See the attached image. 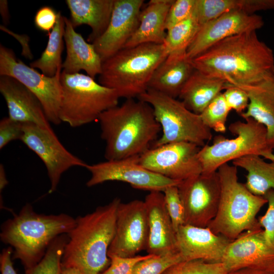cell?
<instances>
[{
    "label": "cell",
    "instance_id": "1",
    "mask_svg": "<svg viewBox=\"0 0 274 274\" xmlns=\"http://www.w3.org/2000/svg\"><path fill=\"white\" fill-rule=\"evenodd\" d=\"M191 61L195 70L239 88L274 78L273 51L259 40L256 31L227 38Z\"/></svg>",
    "mask_w": 274,
    "mask_h": 274
},
{
    "label": "cell",
    "instance_id": "2",
    "mask_svg": "<svg viewBox=\"0 0 274 274\" xmlns=\"http://www.w3.org/2000/svg\"><path fill=\"white\" fill-rule=\"evenodd\" d=\"M98 120L106 143L107 160L142 155L161 130L152 107L138 99H126L120 106L103 112Z\"/></svg>",
    "mask_w": 274,
    "mask_h": 274
},
{
    "label": "cell",
    "instance_id": "3",
    "mask_svg": "<svg viewBox=\"0 0 274 274\" xmlns=\"http://www.w3.org/2000/svg\"><path fill=\"white\" fill-rule=\"evenodd\" d=\"M115 198L108 204L76 218V224L67 234L62 267L78 269L81 274H99L109 263V248L114 238L118 207Z\"/></svg>",
    "mask_w": 274,
    "mask_h": 274
},
{
    "label": "cell",
    "instance_id": "4",
    "mask_svg": "<svg viewBox=\"0 0 274 274\" xmlns=\"http://www.w3.org/2000/svg\"><path fill=\"white\" fill-rule=\"evenodd\" d=\"M76 219L66 214H38L29 203L5 221L1 227V241L13 248V259L20 260L26 274H30L45 255L52 242L67 234Z\"/></svg>",
    "mask_w": 274,
    "mask_h": 274
},
{
    "label": "cell",
    "instance_id": "5",
    "mask_svg": "<svg viewBox=\"0 0 274 274\" xmlns=\"http://www.w3.org/2000/svg\"><path fill=\"white\" fill-rule=\"evenodd\" d=\"M168 55L164 44L123 48L102 62L98 83L114 90L119 98H138L147 91L154 72Z\"/></svg>",
    "mask_w": 274,
    "mask_h": 274
},
{
    "label": "cell",
    "instance_id": "6",
    "mask_svg": "<svg viewBox=\"0 0 274 274\" xmlns=\"http://www.w3.org/2000/svg\"><path fill=\"white\" fill-rule=\"evenodd\" d=\"M237 168L226 163L217 170L220 201L217 214L208 226L215 233L230 240L259 225L256 215L267 202L263 196L253 194L238 182Z\"/></svg>",
    "mask_w": 274,
    "mask_h": 274
},
{
    "label": "cell",
    "instance_id": "7",
    "mask_svg": "<svg viewBox=\"0 0 274 274\" xmlns=\"http://www.w3.org/2000/svg\"><path fill=\"white\" fill-rule=\"evenodd\" d=\"M61 122L78 127L98 120L105 111L118 105L116 92L82 73L60 74Z\"/></svg>",
    "mask_w": 274,
    "mask_h": 274
},
{
    "label": "cell",
    "instance_id": "8",
    "mask_svg": "<svg viewBox=\"0 0 274 274\" xmlns=\"http://www.w3.org/2000/svg\"><path fill=\"white\" fill-rule=\"evenodd\" d=\"M137 99L152 107L161 127L162 135L153 147L180 142L202 147L212 139L211 130L203 123L200 115L189 110L181 100L149 88Z\"/></svg>",
    "mask_w": 274,
    "mask_h": 274
},
{
    "label": "cell",
    "instance_id": "9",
    "mask_svg": "<svg viewBox=\"0 0 274 274\" xmlns=\"http://www.w3.org/2000/svg\"><path fill=\"white\" fill-rule=\"evenodd\" d=\"M230 124L228 129L235 136L227 139L223 135L214 138L211 145L200 147L198 157L202 173L217 172L222 165L241 157L272 151L269 147L265 127L252 118Z\"/></svg>",
    "mask_w": 274,
    "mask_h": 274
},
{
    "label": "cell",
    "instance_id": "10",
    "mask_svg": "<svg viewBox=\"0 0 274 274\" xmlns=\"http://www.w3.org/2000/svg\"><path fill=\"white\" fill-rule=\"evenodd\" d=\"M61 69L54 77L45 76L17 58L12 49L0 45V76L16 79L33 93L41 101L48 121L55 125L61 122Z\"/></svg>",
    "mask_w": 274,
    "mask_h": 274
},
{
    "label": "cell",
    "instance_id": "11",
    "mask_svg": "<svg viewBox=\"0 0 274 274\" xmlns=\"http://www.w3.org/2000/svg\"><path fill=\"white\" fill-rule=\"evenodd\" d=\"M20 141L43 162L50 183L49 193L56 190L64 172L72 167H86L87 165L64 147L51 126L24 123Z\"/></svg>",
    "mask_w": 274,
    "mask_h": 274
},
{
    "label": "cell",
    "instance_id": "12",
    "mask_svg": "<svg viewBox=\"0 0 274 274\" xmlns=\"http://www.w3.org/2000/svg\"><path fill=\"white\" fill-rule=\"evenodd\" d=\"M200 147L180 142L150 148L139 157L146 169L168 179L182 182L202 173L198 157Z\"/></svg>",
    "mask_w": 274,
    "mask_h": 274
},
{
    "label": "cell",
    "instance_id": "13",
    "mask_svg": "<svg viewBox=\"0 0 274 274\" xmlns=\"http://www.w3.org/2000/svg\"><path fill=\"white\" fill-rule=\"evenodd\" d=\"M139 157L87 164L85 168L91 177L86 186L91 187L108 181H120L138 189L163 192L168 187L178 186L181 182L146 169L140 164Z\"/></svg>",
    "mask_w": 274,
    "mask_h": 274
},
{
    "label": "cell",
    "instance_id": "14",
    "mask_svg": "<svg viewBox=\"0 0 274 274\" xmlns=\"http://www.w3.org/2000/svg\"><path fill=\"white\" fill-rule=\"evenodd\" d=\"M185 212V224L207 227L218 208L221 185L217 172L200 174L177 186Z\"/></svg>",
    "mask_w": 274,
    "mask_h": 274
},
{
    "label": "cell",
    "instance_id": "15",
    "mask_svg": "<svg viewBox=\"0 0 274 274\" xmlns=\"http://www.w3.org/2000/svg\"><path fill=\"white\" fill-rule=\"evenodd\" d=\"M148 238V215L144 201L121 202L117 211L115 233L108 255L136 256L147 249Z\"/></svg>",
    "mask_w": 274,
    "mask_h": 274
},
{
    "label": "cell",
    "instance_id": "16",
    "mask_svg": "<svg viewBox=\"0 0 274 274\" xmlns=\"http://www.w3.org/2000/svg\"><path fill=\"white\" fill-rule=\"evenodd\" d=\"M227 272L253 268L274 272V250L267 244L260 226L246 231L227 246L221 260Z\"/></svg>",
    "mask_w": 274,
    "mask_h": 274
},
{
    "label": "cell",
    "instance_id": "17",
    "mask_svg": "<svg viewBox=\"0 0 274 274\" xmlns=\"http://www.w3.org/2000/svg\"><path fill=\"white\" fill-rule=\"evenodd\" d=\"M264 25L262 17L242 11L224 13L201 26L186 50L189 59L198 56L216 43L243 32L256 31Z\"/></svg>",
    "mask_w": 274,
    "mask_h": 274
},
{
    "label": "cell",
    "instance_id": "18",
    "mask_svg": "<svg viewBox=\"0 0 274 274\" xmlns=\"http://www.w3.org/2000/svg\"><path fill=\"white\" fill-rule=\"evenodd\" d=\"M144 0H115L109 25L92 44L102 62L124 48L137 29Z\"/></svg>",
    "mask_w": 274,
    "mask_h": 274
},
{
    "label": "cell",
    "instance_id": "19",
    "mask_svg": "<svg viewBox=\"0 0 274 274\" xmlns=\"http://www.w3.org/2000/svg\"><path fill=\"white\" fill-rule=\"evenodd\" d=\"M176 248L184 261L201 259L221 262L225 250L232 241L213 232L209 227L188 224L181 226L176 232Z\"/></svg>",
    "mask_w": 274,
    "mask_h": 274
},
{
    "label": "cell",
    "instance_id": "20",
    "mask_svg": "<svg viewBox=\"0 0 274 274\" xmlns=\"http://www.w3.org/2000/svg\"><path fill=\"white\" fill-rule=\"evenodd\" d=\"M0 92L6 102L10 118L22 123L50 127L40 100L19 81L0 76Z\"/></svg>",
    "mask_w": 274,
    "mask_h": 274
},
{
    "label": "cell",
    "instance_id": "21",
    "mask_svg": "<svg viewBox=\"0 0 274 274\" xmlns=\"http://www.w3.org/2000/svg\"><path fill=\"white\" fill-rule=\"evenodd\" d=\"M148 215L149 238L146 251L159 256L177 251L176 232L162 192L151 191L144 200Z\"/></svg>",
    "mask_w": 274,
    "mask_h": 274
},
{
    "label": "cell",
    "instance_id": "22",
    "mask_svg": "<svg viewBox=\"0 0 274 274\" xmlns=\"http://www.w3.org/2000/svg\"><path fill=\"white\" fill-rule=\"evenodd\" d=\"M65 29L63 39L66 55L61 65L63 72L70 74L79 73L83 70L95 79L102 71V61L93 44L86 41L76 32L70 20L64 17Z\"/></svg>",
    "mask_w": 274,
    "mask_h": 274
},
{
    "label": "cell",
    "instance_id": "23",
    "mask_svg": "<svg viewBox=\"0 0 274 274\" xmlns=\"http://www.w3.org/2000/svg\"><path fill=\"white\" fill-rule=\"evenodd\" d=\"M194 70L186 52L169 54L154 72L148 88L177 98Z\"/></svg>",
    "mask_w": 274,
    "mask_h": 274
},
{
    "label": "cell",
    "instance_id": "24",
    "mask_svg": "<svg viewBox=\"0 0 274 274\" xmlns=\"http://www.w3.org/2000/svg\"><path fill=\"white\" fill-rule=\"evenodd\" d=\"M115 0H66L69 19L75 28L88 25L91 32L87 41L92 43L106 30L110 21Z\"/></svg>",
    "mask_w": 274,
    "mask_h": 274
},
{
    "label": "cell",
    "instance_id": "25",
    "mask_svg": "<svg viewBox=\"0 0 274 274\" xmlns=\"http://www.w3.org/2000/svg\"><path fill=\"white\" fill-rule=\"evenodd\" d=\"M174 0H151L141 10L139 25L124 48L146 43L163 44L166 35L165 20Z\"/></svg>",
    "mask_w": 274,
    "mask_h": 274
},
{
    "label": "cell",
    "instance_id": "26",
    "mask_svg": "<svg viewBox=\"0 0 274 274\" xmlns=\"http://www.w3.org/2000/svg\"><path fill=\"white\" fill-rule=\"evenodd\" d=\"M248 94L249 103L240 116L252 118L263 125L269 147L274 149V78L259 85L241 88Z\"/></svg>",
    "mask_w": 274,
    "mask_h": 274
},
{
    "label": "cell",
    "instance_id": "27",
    "mask_svg": "<svg viewBox=\"0 0 274 274\" xmlns=\"http://www.w3.org/2000/svg\"><path fill=\"white\" fill-rule=\"evenodd\" d=\"M227 82L194 70L179 97L192 112L200 114L204 108L226 88Z\"/></svg>",
    "mask_w": 274,
    "mask_h": 274
},
{
    "label": "cell",
    "instance_id": "28",
    "mask_svg": "<svg viewBox=\"0 0 274 274\" xmlns=\"http://www.w3.org/2000/svg\"><path fill=\"white\" fill-rule=\"evenodd\" d=\"M274 9V0H196L194 15L202 26L229 12L242 11L248 14Z\"/></svg>",
    "mask_w": 274,
    "mask_h": 274
},
{
    "label": "cell",
    "instance_id": "29",
    "mask_svg": "<svg viewBox=\"0 0 274 274\" xmlns=\"http://www.w3.org/2000/svg\"><path fill=\"white\" fill-rule=\"evenodd\" d=\"M232 164L247 172L245 184L253 194L263 196L274 190V161L268 162L259 155H249L233 160Z\"/></svg>",
    "mask_w": 274,
    "mask_h": 274
},
{
    "label": "cell",
    "instance_id": "30",
    "mask_svg": "<svg viewBox=\"0 0 274 274\" xmlns=\"http://www.w3.org/2000/svg\"><path fill=\"white\" fill-rule=\"evenodd\" d=\"M63 16L58 13L57 20L52 30L48 33V41L41 57L31 62L29 66L38 68L48 77H54L61 68V54L63 49L65 21Z\"/></svg>",
    "mask_w": 274,
    "mask_h": 274
},
{
    "label": "cell",
    "instance_id": "31",
    "mask_svg": "<svg viewBox=\"0 0 274 274\" xmlns=\"http://www.w3.org/2000/svg\"><path fill=\"white\" fill-rule=\"evenodd\" d=\"M200 27L194 14L167 29L163 44L168 54L186 52Z\"/></svg>",
    "mask_w": 274,
    "mask_h": 274
},
{
    "label": "cell",
    "instance_id": "32",
    "mask_svg": "<svg viewBox=\"0 0 274 274\" xmlns=\"http://www.w3.org/2000/svg\"><path fill=\"white\" fill-rule=\"evenodd\" d=\"M67 239V234L57 237L30 274H61L62 257Z\"/></svg>",
    "mask_w": 274,
    "mask_h": 274
},
{
    "label": "cell",
    "instance_id": "33",
    "mask_svg": "<svg viewBox=\"0 0 274 274\" xmlns=\"http://www.w3.org/2000/svg\"><path fill=\"white\" fill-rule=\"evenodd\" d=\"M230 111L221 92L199 115L203 123L211 130L225 133L226 130V123Z\"/></svg>",
    "mask_w": 274,
    "mask_h": 274
},
{
    "label": "cell",
    "instance_id": "34",
    "mask_svg": "<svg viewBox=\"0 0 274 274\" xmlns=\"http://www.w3.org/2000/svg\"><path fill=\"white\" fill-rule=\"evenodd\" d=\"M221 262H209L201 259L182 261L168 268L162 274H226Z\"/></svg>",
    "mask_w": 274,
    "mask_h": 274
},
{
    "label": "cell",
    "instance_id": "35",
    "mask_svg": "<svg viewBox=\"0 0 274 274\" xmlns=\"http://www.w3.org/2000/svg\"><path fill=\"white\" fill-rule=\"evenodd\" d=\"M184 261L177 251L164 255L153 256L139 262L131 274H162L172 265Z\"/></svg>",
    "mask_w": 274,
    "mask_h": 274
},
{
    "label": "cell",
    "instance_id": "36",
    "mask_svg": "<svg viewBox=\"0 0 274 274\" xmlns=\"http://www.w3.org/2000/svg\"><path fill=\"white\" fill-rule=\"evenodd\" d=\"M164 200L174 228L177 232L179 228L185 224L184 206L177 186L166 188L163 192Z\"/></svg>",
    "mask_w": 274,
    "mask_h": 274
},
{
    "label": "cell",
    "instance_id": "37",
    "mask_svg": "<svg viewBox=\"0 0 274 274\" xmlns=\"http://www.w3.org/2000/svg\"><path fill=\"white\" fill-rule=\"evenodd\" d=\"M196 0H174L165 20L166 30L194 14Z\"/></svg>",
    "mask_w": 274,
    "mask_h": 274
},
{
    "label": "cell",
    "instance_id": "38",
    "mask_svg": "<svg viewBox=\"0 0 274 274\" xmlns=\"http://www.w3.org/2000/svg\"><path fill=\"white\" fill-rule=\"evenodd\" d=\"M153 255L121 257L115 255L108 256L110 266L99 274H131L135 266L140 261L153 257Z\"/></svg>",
    "mask_w": 274,
    "mask_h": 274
},
{
    "label": "cell",
    "instance_id": "39",
    "mask_svg": "<svg viewBox=\"0 0 274 274\" xmlns=\"http://www.w3.org/2000/svg\"><path fill=\"white\" fill-rule=\"evenodd\" d=\"M263 197L267 200L268 208L265 213L259 217L258 223L268 245L274 250V190L268 191Z\"/></svg>",
    "mask_w": 274,
    "mask_h": 274
},
{
    "label": "cell",
    "instance_id": "40",
    "mask_svg": "<svg viewBox=\"0 0 274 274\" xmlns=\"http://www.w3.org/2000/svg\"><path fill=\"white\" fill-rule=\"evenodd\" d=\"M222 93L231 110H234L241 115L247 109L249 103V99L245 90L227 84Z\"/></svg>",
    "mask_w": 274,
    "mask_h": 274
},
{
    "label": "cell",
    "instance_id": "41",
    "mask_svg": "<svg viewBox=\"0 0 274 274\" xmlns=\"http://www.w3.org/2000/svg\"><path fill=\"white\" fill-rule=\"evenodd\" d=\"M23 124L16 121L9 117L3 118L0 121V149L10 142L20 140L23 133Z\"/></svg>",
    "mask_w": 274,
    "mask_h": 274
},
{
    "label": "cell",
    "instance_id": "42",
    "mask_svg": "<svg viewBox=\"0 0 274 274\" xmlns=\"http://www.w3.org/2000/svg\"><path fill=\"white\" fill-rule=\"evenodd\" d=\"M58 13L51 7L44 6L37 12L34 19L36 26L41 30L49 33L54 28Z\"/></svg>",
    "mask_w": 274,
    "mask_h": 274
},
{
    "label": "cell",
    "instance_id": "43",
    "mask_svg": "<svg viewBox=\"0 0 274 274\" xmlns=\"http://www.w3.org/2000/svg\"><path fill=\"white\" fill-rule=\"evenodd\" d=\"M13 248L9 246L3 249L0 255V269L1 274H17L12 261Z\"/></svg>",
    "mask_w": 274,
    "mask_h": 274
},
{
    "label": "cell",
    "instance_id": "44",
    "mask_svg": "<svg viewBox=\"0 0 274 274\" xmlns=\"http://www.w3.org/2000/svg\"><path fill=\"white\" fill-rule=\"evenodd\" d=\"M226 274H274V272L253 268H244L230 271Z\"/></svg>",
    "mask_w": 274,
    "mask_h": 274
},
{
    "label": "cell",
    "instance_id": "45",
    "mask_svg": "<svg viewBox=\"0 0 274 274\" xmlns=\"http://www.w3.org/2000/svg\"><path fill=\"white\" fill-rule=\"evenodd\" d=\"M8 4L7 0L0 1V13L3 22L5 25H8L10 22V14Z\"/></svg>",
    "mask_w": 274,
    "mask_h": 274
},
{
    "label": "cell",
    "instance_id": "46",
    "mask_svg": "<svg viewBox=\"0 0 274 274\" xmlns=\"http://www.w3.org/2000/svg\"><path fill=\"white\" fill-rule=\"evenodd\" d=\"M8 181L7 179L6 172L4 165L2 164L0 165V191L4 189V188L7 185Z\"/></svg>",
    "mask_w": 274,
    "mask_h": 274
},
{
    "label": "cell",
    "instance_id": "47",
    "mask_svg": "<svg viewBox=\"0 0 274 274\" xmlns=\"http://www.w3.org/2000/svg\"><path fill=\"white\" fill-rule=\"evenodd\" d=\"M61 274H81L77 269L72 267H62Z\"/></svg>",
    "mask_w": 274,
    "mask_h": 274
},
{
    "label": "cell",
    "instance_id": "48",
    "mask_svg": "<svg viewBox=\"0 0 274 274\" xmlns=\"http://www.w3.org/2000/svg\"><path fill=\"white\" fill-rule=\"evenodd\" d=\"M261 156L270 161H274V154L272 151L264 152L261 154Z\"/></svg>",
    "mask_w": 274,
    "mask_h": 274
}]
</instances>
